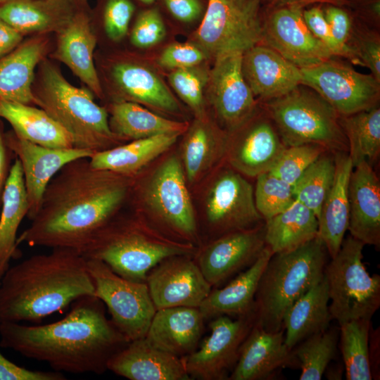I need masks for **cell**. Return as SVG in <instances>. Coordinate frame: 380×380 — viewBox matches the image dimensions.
Returning a JSON list of instances; mask_svg holds the SVG:
<instances>
[{"label": "cell", "instance_id": "cell-40", "mask_svg": "<svg viewBox=\"0 0 380 380\" xmlns=\"http://www.w3.org/2000/svg\"><path fill=\"white\" fill-rule=\"evenodd\" d=\"M335 170L334 153L326 151L303 172L292 186L295 200L312 210L317 219L333 184Z\"/></svg>", "mask_w": 380, "mask_h": 380}, {"label": "cell", "instance_id": "cell-4", "mask_svg": "<svg viewBox=\"0 0 380 380\" xmlns=\"http://www.w3.org/2000/svg\"><path fill=\"white\" fill-rule=\"evenodd\" d=\"M196 252L195 245L158 231L140 214L119 213L80 254L104 262L127 279L146 282L149 271L163 259L178 255L194 256Z\"/></svg>", "mask_w": 380, "mask_h": 380}, {"label": "cell", "instance_id": "cell-45", "mask_svg": "<svg viewBox=\"0 0 380 380\" xmlns=\"http://www.w3.org/2000/svg\"><path fill=\"white\" fill-rule=\"evenodd\" d=\"M169 81L182 99L198 116L203 112V81L191 68L175 69L169 75Z\"/></svg>", "mask_w": 380, "mask_h": 380}, {"label": "cell", "instance_id": "cell-28", "mask_svg": "<svg viewBox=\"0 0 380 380\" xmlns=\"http://www.w3.org/2000/svg\"><path fill=\"white\" fill-rule=\"evenodd\" d=\"M46 50V41L34 38L0 58V101L36 105L32 84Z\"/></svg>", "mask_w": 380, "mask_h": 380}, {"label": "cell", "instance_id": "cell-56", "mask_svg": "<svg viewBox=\"0 0 380 380\" xmlns=\"http://www.w3.org/2000/svg\"><path fill=\"white\" fill-rule=\"evenodd\" d=\"M379 328L369 331V360L372 379H379Z\"/></svg>", "mask_w": 380, "mask_h": 380}, {"label": "cell", "instance_id": "cell-34", "mask_svg": "<svg viewBox=\"0 0 380 380\" xmlns=\"http://www.w3.org/2000/svg\"><path fill=\"white\" fill-rule=\"evenodd\" d=\"M317 236L316 215L296 200L265 222V244L273 254L296 248Z\"/></svg>", "mask_w": 380, "mask_h": 380}, {"label": "cell", "instance_id": "cell-9", "mask_svg": "<svg viewBox=\"0 0 380 380\" xmlns=\"http://www.w3.org/2000/svg\"><path fill=\"white\" fill-rule=\"evenodd\" d=\"M186 180L181 160L172 156L146 183L133 179L130 193L151 210L170 236L194 245L198 240L197 222Z\"/></svg>", "mask_w": 380, "mask_h": 380}, {"label": "cell", "instance_id": "cell-59", "mask_svg": "<svg viewBox=\"0 0 380 380\" xmlns=\"http://www.w3.org/2000/svg\"><path fill=\"white\" fill-rule=\"evenodd\" d=\"M141 1L145 3V4H151L156 0H140Z\"/></svg>", "mask_w": 380, "mask_h": 380}, {"label": "cell", "instance_id": "cell-14", "mask_svg": "<svg viewBox=\"0 0 380 380\" xmlns=\"http://www.w3.org/2000/svg\"><path fill=\"white\" fill-rule=\"evenodd\" d=\"M255 323V313L234 319L227 315L212 319L210 335L198 349L184 357L189 376L202 380L228 379Z\"/></svg>", "mask_w": 380, "mask_h": 380}, {"label": "cell", "instance_id": "cell-27", "mask_svg": "<svg viewBox=\"0 0 380 380\" xmlns=\"http://www.w3.org/2000/svg\"><path fill=\"white\" fill-rule=\"evenodd\" d=\"M335 175L333 184L322 205L318 217V236L332 258L338 252L349 221L348 185L353 169L346 152L334 153Z\"/></svg>", "mask_w": 380, "mask_h": 380}, {"label": "cell", "instance_id": "cell-36", "mask_svg": "<svg viewBox=\"0 0 380 380\" xmlns=\"http://www.w3.org/2000/svg\"><path fill=\"white\" fill-rule=\"evenodd\" d=\"M120 89L134 101L166 112L178 110V103L160 78L152 70L132 63H119L113 69Z\"/></svg>", "mask_w": 380, "mask_h": 380}, {"label": "cell", "instance_id": "cell-29", "mask_svg": "<svg viewBox=\"0 0 380 380\" xmlns=\"http://www.w3.org/2000/svg\"><path fill=\"white\" fill-rule=\"evenodd\" d=\"M96 40L87 17L75 16L61 32L56 56L97 96L103 95L94 63Z\"/></svg>", "mask_w": 380, "mask_h": 380}, {"label": "cell", "instance_id": "cell-12", "mask_svg": "<svg viewBox=\"0 0 380 380\" xmlns=\"http://www.w3.org/2000/svg\"><path fill=\"white\" fill-rule=\"evenodd\" d=\"M300 70L301 84L312 88L340 116L377 106L380 82L372 75L360 73L331 58Z\"/></svg>", "mask_w": 380, "mask_h": 380}, {"label": "cell", "instance_id": "cell-3", "mask_svg": "<svg viewBox=\"0 0 380 380\" xmlns=\"http://www.w3.org/2000/svg\"><path fill=\"white\" fill-rule=\"evenodd\" d=\"M86 296H94L87 259L72 249L53 248L5 270L0 283V323L39 322Z\"/></svg>", "mask_w": 380, "mask_h": 380}, {"label": "cell", "instance_id": "cell-52", "mask_svg": "<svg viewBox=\"0 0 380 380\" xmlns=\"http://www.w3.org/2000/svg\"><path fill=\"white\" fill-rule=\"evenodd\" d=\"M351 48L355 52L362 65L367 66L372 75L380 82V43L377 38L359 39Z\"/></svg>", "mask_w": 380, "mask_h": 380}, {"label": "cell", "instance_id": "cell-42", "mask_svg": "<svg viewBox=\"0 0 380 380\" xmlns=\"http://www.w3.org/2000/svg\"><path fill=\"white\" fill-rule=\"evenodd\" d=\"M255 207L265 222L287 209L294 201L293 187L269 172L256 177Z\"/></svg>", "mask_w": 380, "mask_h": 380}, {"label": "cell", "instance_id": "cell-60", "mask_svg": "<svg viewBox=\"0 0 380 380\" xmlns=\"http://www.w3.org/2000/svg\"><path fill=\"white\" fill-rule=\"evenodd\" d=\"M6 0H0V4H1L3 2H4Z\"/></svg>", "mask_w": 380, "mask_h": 380}, {"label": "cell", "instance_id": "cell-19", "mask_svg": "<svg viewBox=\"0 0 380 380\" xmlns=\"http://www.w3.org/2000/svg\"><path fill=\"white\" fill-rule=\"evenodd\" d=\"M8 147L20 162L31 220L40 206L44 193L53 177L72 160L90 158L93 152L79 148H52L35 144L18 137L13 131L6 134Z\"/></svg>", "mask_w": 380, "mask_h": 380}, {"label": "cell", "instance_id": "cell-25", "mask_svg": "<svg viewBox=\"0 0 380 380\" xmlns=\"http://www.w3.org/2000/svg\"><path fill=\"white\" fill-rule=\"evenodd\" d=\"M204 320L198 308L177 306L156 310L145 338L162 350L185 357L197 348Z\"/></svg>", "mask_w": 380, "mask_h": 380}, {"label": "cell", "instance_id": "cell-54", "mask_svg": "<svg viewBox=\"0 0 380 380\" xmlns=\"http://www.w3.org/2000/svg\"><path fill=\"white\" fill-rule=\"evenodd\" d=\"M13 156H15L7 144L0 122V210L4 186L13 164Z\"/></svg>", "mask_w": 380, "mask_h": 380}, {"label": "cell", "instance_id": "cell-8", "mask_svg": "<svg viewBox=\"0 0 380 380\" xmlns=\"http://www.w3.org/2000/svg\"><path fill=\"white\" fill-rule=\"evenodd\" d=\"M365 244L349 235L327 264L329 311L339 325L357 319H372L380 306V276H371L362 262Z\"/></svg>", "mask_w": 380, "mask_h": 380}, {"label": "cell", "instance_id": "cell-15", "mask_svg": "<svg viewBox=\"0 0 380 380\" xmlns=\"http://www.w3.org/2000/svg\"><path fill=\"white\" fill-rule=\"evenodd\" d=\"M146 283L156 310L177 306L199 308L212 290L190 255L163 259L149 271Z\"/></svg>", "mask_w": 380, "mask_h": 380}, {"label": "cell", "instance_id": "cell-1", "mask_svg": "<svg viewBox=\"0 0 380 380\" xmlns=\"http://www.w3.org/2000/svg\"><path fill=\"white\" fill-rule=\"evenodd\" d=\"M89 158L71 161L49 183L17 245L81 253L129 198L133 177L94 168Z\"/></svg>", "mask_w": 380, "mask_h": 380}, {"label": "cell", "instance_id": "cell-55", "mask_svg": "<svg viewBox=\"0 0 380 380\" xmlns=\"http://www.w3.org/2000/svg\"><path fill=\"white\" fill-rule=\"evenodd\" d=\"M22 39L23 34L0 19V58L15 49Z\"/></svg>", "mask_w": 380, "mask_h": 380}, {"label": "cell", "instance_id": "cell-50", "mask_svg": "<svg viewBox=\"0 0 380 380\" xmlns=\"http://www.w3.org/2000/svg\"><path fill=\"white\" fill-rule=\"evenodd\" d=\"M62 372L30 370L6 359L0 352V380H64Z\"/></svg>", "mask_w": 380, "mask_h": 380}, {"label": "cell", "instance_id": "cell-10", "mask_svg": "<svg viewBox=\"0 0 380 380\" xmlns=\"http://www.w3.org/2000/svg\"><path fill=\"white\" fill-rule=\"evenodd\" d=\"M87 262L94 296L106 305L114 326L129 341L145 337L156 311L147 284L127 279L99 260Z\"/></svg>", "mask_w": 380, "mask_h": 380}, {"label": "cell", "instance_id": "cell-20", "mask_svg": "<svg viewBox=\"0 0 380 380\" xmlns=\"http://www.w3.org/2000/svg\"><path fill=\"white\" fill-rule=\"evenodd\" d=\"M286 367L297 368L299 364L285 343L284 329L270 332L255 323L228 379H270L279 369Z\"/></svg>", "mask_w": 380, "mask_h": 380}, {"label": "cell", "instance_id": "cell-2", "mask_svg": "<svg viewBox=\"0 0 380 380\" xmlns=\"http://www.w3.org/2000/svg\"><path fill=\"white\" fill-rule=\"evenodd\" d=\"M129 342L106 317L104 304L95 296L75 300L66 316L55 322L0 323V347L62 373L102 374L110 359Z\"/></svg>", "mask_w": 380, "mask_h": 380}, {"label": "cell", "instance_id": "cell-32", "mask_svg": "<svg viewBox=\"0 0 380 380\" xmlns=\"http://www.w3.org/2000/svg\"><path fill=\"white\" fill-rule=\"evenodd\" d=\"M179 134H164L132 140L96 152L89 158L96 169L134 177L150 162L169 149Z\"/></svg>", "mask_w": 380, "mask_h": 380}, {"label": "cell", "instance_id": "cell-22", "mask_svg": "<svg viewBox=\"0 0 380 380\" xmlns=\"http://www.w3.org/2000/svg\"><path fill=\"white\" fill-rule=\"evenodd\" d=\"M350 235L365 245L380 248V182L365 160L353 167L348 185Z\"/></svg>", "mask_w": 380, "mask_h": 380}, {"label": "cell", "instance_id": "cell-58", "mask_svg": "<svg viewBox=\"0 0 380 380\" xmlns=\"http://www.w3.org/2000/svg\"><path fill=\"white\" fill-rule=\"evenodd\" d=\"M9 261H4L0 263V279L5 270L8 267Z\"/></svg>", "mask_w": 380, "mask_h": 380}, {"label": "cell", "instance_id": "cell-38", "mask_svg": "<svg viewBox=\"0 0 380 380\" xmlns=\"http://www.w3.org/2000/svg\"><path fill=\"white\" fill-rule=\"evenodd\" d=\"M340 124L346 137L353 167L362 161L369 164L380 153V109L377 106L368 110L340 116Z\"/></svg>", "mask_w": 380, "mask_h": 380}, {"label": "cell", "instance_id": "cell-35", "mask_svg": "<svg viewBox=\"0 0 380 380\" xmlns=\"http://www.w3.org/2000/svg\"><path fill=\"white\" fill-rule=\"evenodd\" d=\"M28 211L23 172L20 160L15 157L4 186L0 210V263L19 257L17 232Z\"/></svg>", "mask_w": 380, "mask_h": 380}, {"label": "cell", "instance_id": "cell-26", "mask_svg": "<svg viewBox=\"0 0 380 380\" xmlns=\"http://www.w3.org/2000/svg\"><path fill=\"white\" fill-rule=\"evenodd\" d=\"M272 255L265 246L251 266L240 272L224 287L212 289L198 308L205 320L221 315L239 317L254 313L258 284Z\"/></svg>", "mask_w": 380, "mask_h": 380}, {"label": "cell", "instance_id": "cell-39", "mask_svg": "<svg viewBox=\"0 0 380 380\" xmlns=\"http://www.w3.org/2000/svg\"><path fill=\"white\" fill-rule=\"evenodd\" d=\"M371 320L357 319L339 325L340 348L348 380L372 379L369 360Z\"/></svg>", "mask_w": 380, "mask_h": 380}, {"label": "cell", "instance_id": "cell-48", "mask_svg": "<svg viewBox=\"0 0 380 380\" xmlns=\"http://www.w3.org/2000/svg\"><path fill=\"white\" fill-rule=\"evenodd\" d=\"M134 11L129 0H108L104 12V27L108 37L114 41L126 34Z\"/></svg>", "mask_w": 380, "mask_h": 380}, {"label": "cell", "instance_id": "cell-7", "mask_svg": "<svg viewBox=\"0 0 380 380\" xmlns=\"http://www.w3.org/2000/svg\"><path fill=\"white\" fill-rule=\"evenodd\" d=\"M267 106L286 146L316 144L334 153H348L340 115L315 91L297 87Z\"/></svg>", "mask_w": 380, "mask_h": 380}, {"label": "cell", "instance_id": "cell-41", "mask_svg": "<svg viewBox=\"0 0 380 380\" xmlns=\"http://www.w3.org/2000/svg\"><path fill=\"white\" fill-rule=\"evenodd\" d=\"M338 335L339 327H329L309 336L292 349L301 369L300 380L322 379L336 357Z\"/></svg>", "mask_w": 380, "mask_h": 380}, {"label": "cell", "instance_id": "cell-31", "mask_svg": "<svg viewBox=\"0 0 380 380\" xmlns=\"http://www.w3.org/2000/svg\"><path fill=\"white\" fill-rule=\"evenodd\" d=\"M0 118L9 122L18 137L30 142L52 148L74 147L69 133L41 108L0 101Z\"/></svg>", "mask_w": 380, "mask_h": 380}, {"label": "cell", "instance_id": "cell-49", "mask_svg": "<svg viewBox=\"0 0 380 380\" xmlns=\"http://www.w3.org/2000/svg\"><path fill=\"white\" fill-rule=\"evenodd\" d=\"M205 58L203 51L190 44H173L160 54V66L170 69L192 68Z\"/></svg>", "mask_w": 380, "mask_h": 380}, {"label": "cell", "instance_id": "cell-17", "mask_svg": "<svg viewBox=\"0 0 380 380\" xmlns=\"http://www.w3.org/2000/svg\"><path fill=\"white\" fill-rule=\"evenodd\" d=\"M265 246L264 224L218 236L196 252L194 259L213 287L251 266Z\"/></svg>", "mask_w": 380, "mask_h": 380}, {"label": "cell", "instance_id": "cell-18", "mask_svg": "<svg viewBox=\"0 0 380 380\" xmlns=\"http://www.w3.org/2000/svg\"><path fill=\"white\" fill-rule=\"evenodd\" d=\"M243 52L215 58L210 73V101L218 118L229 130H236L253 118L256 102L242 72Z\"/></svg>", "mask_w": 380, "mask_h": 380}, {"label": "cell", "instance_id": "cell-47", "mask_svg": "<svg viewBox=\"0 0 380 380\" xmlns=\"http://www.w3.org/2000/svg\"><path fill=\"white\" fill-rule=\"evenodd\" d=\"M303 17L310 32L328 48L332 55L346 57L355 64L362 65L355 51L343 49L335 41L320 8L313 7L306 10L303 12Z\"/></svg>", "mask_w": 380, "mask_h": 380}, {"label": "cell", "instance_id": "cell-43", "mask_svg": "<svg viewBox=\"0 0 380 380\" xmlns=\"http://www.w3.org/2000/svg\"><path fill=\"white\" fill-rule=\"evenodd\" d=\"M0 19L21 34L44 30L52 20L48 12L31 0H6L0 4Z\"/></svg>", "mask_w": 380, "mask_h": 380}, {"label": "cell", "instance_id": "cell-57", "mask_svg": "<svg viewBox=\"0 0 380 380\" xmlns=\"http://www.w3.org/2000/svg\"><path fill=\"white\" fill-rule=\"evenodd\" d=\"M335 0H289V5H293L296 6L300 7L306 4L313 3V2H324V1H334Z\"/></svg>", "mask_w": 380, "mask_h": 380}, {"label": "cell", "instance_id": "cell-23", "mask_svg": "<svg viewBox=\"0 0 380 380\" xmlns=\"http://www.w3.org/2000/svg\"><path fill=\"white\" fill-rule=\"evenodd\" d=\"M242 72L254 96L267 101L301 84L300 68L269 46L255 45L243 52Z\"/></svg>", "mask_w": 380, "mask_h": 380}, {"label": "cell", "instance_id": "cell-24", "mask_svg": "<svg viewBox=\"0 0 380 380\" xmlns=\"http://www.w3.org/2000/svg\"><path fill=\"white\" fill-rule=\"evenodd\" d=\"M286 148L271 120L262 118L227 143L225 158L229 166L245 177L269 172Z\"/></svg>", "mask_w": 380, "mask_h": 380}, {"label": "cell", "instance_id": "cell-46", "mask_svg": "<svg viewBox=\"0 0 380 380\" xmlns=\"http://www.w3.org/2000/svg\"><path fill=\"white\" fill-rule=\"evenodd\" d=\"M165 34L160 13L156 9H149L139 15L132 31L131 42L135 46L147 48L159 43Z\"/></svg>", "mask_w": 380, "mask_h": 380}, {"label": "cell", "instance_id": "cell-13", "mask_svg": "<svg viewBox=\"0 0 380 380\" xmlns=\"http://www.w3.org/2000/svg\"><path fill=\"white\" fill-rule=\"evenodd\" d=\"M205 214L215 238L232 232L265 224L254 199L252 184L232 167L222 170L208 188Z\"/></svg>", "mask_w": 380, "mask_h": 380}, {"label": "cell", "instance_id": "cell-5", "mask_svg": "<svg viewBox=\"0 0 380 380\" xmlns=\"http://www.w3.org/2000/svg\"><path fill=\"white\" fill-rule=\"evenodd\" d=\"M328 255L318 236L293 250L274 253L258 284L255 324L270 332L283 329L289 308L322 279Z\"/></svg>", "mask_w": 380, "mask_h": 380}, {"label": "cell", "instance_id": "cell-53", "mask_svg": "<svg viewBox=\"0 0 380 380\" xmlns=\"http://www.w3.org/2000/svg\"><path fill=\"white\" fill-rule=\"evenodd\" d=\"M170 12L179 20L189 23L197 19L202 6L198 0H164Z\"/></svg>", "mask_w": 380, "mask_h": 380}, {"label": "cell", "instance_id": "cell-33", "mask_svg": "<svg viewBox=\"0 0 380 380\" xmlns=\"http://www.w3.org/2000/svg\"><path fill=\"white\" fill-rule=\"evenodd\" d=\"M109 125L121 141L135 140L164 134H181L186 122L161 117L133 101H119L110 108Z\"/></svg>", "mask_w": 380, "mask_h": 380}, {"label": "cell", "instance_id": "cell-37", "mask_svg": "<svg viewBox=\"0 0 380 380\" xmlns=\"http://www.w3.org/2000/svg\"><path fill=\"white\" fill-rule=\"evenodd\" d=\"M228 141L217 137L201 122L189 130L182 146V165L189 182L198 180L225 157Z\"/></svg>", "mask_w": 380, "mask_h": 380}, {"label": "cell", "instance_id": "cell-51", "mask_svg": "<svg viewBox=\"0 0 380 380\" xmlns=\"http://www.w3.org/2000/svg\"><path fill=\"white\" fill-rule=\"evenodd\" d=\"M323 13L335 41L343 49L354 51L348 44L351 27L348 15L341 8L334 6H328Z\"/></svg>", "mask_w": 380, "mask_h": 380}, {"label": "cell", "instance_id": "cell-21", "mask_svg": "<svg viewBox=\"0 0 380 380\" xmlns=\"http://www.w3.org/2000/svg\"><path fill=\"white\" fill-rule=\"evenodd\" d=\"M108 369L130 380H189L184 357L162 350L145 337L129 341L108 362Z\"/></svg>", "mask_w": 380, "mask_h": 380}, {"label": "cell", "instance_id": "cell-44", "mask_svg": "<svg viewBox=\"0 0 380 380\" xmlns=\"http://www.w3.org/2000/svg\"><path fill=\"white\" fill-rule=\"evenodd\" d=\"M326 151L316 144L286 146L269 172L293 186L303 172Z\"/></svg>", "mask_w": 380, "mask_h": 380}, {"label": "cell", "instance_id": "cell-6", "mask_svg": "<svg viewBox=\"0 0 380 380\" xmlns=\"http://www.w3.org/2000/svg\"><path fill=\"white\" fill-rule=\"evenodd\" d=\"M33 92L36 105L69 133L74 147L94 153L121 144L110 128L107 110L89 90L70 84L49 63L42 66L39 88Z\"/></svg>", "mask_w": 380, "mask_h": 380}, {"label": "cell", "instance_id": "cell-16", "mask_svg": "<svg viewBox=\"0 0 380 380\" xmlns=\"http://www.w3.org/2000/svg\"><path fill=\"white\" fill-rule=\"evenodd\" d=\"M262 40L299 68L316 65L333 56L307 27L301 8L293 5L270 15L263 25Z\"/></svg>", "mask_w": 380, "mask_h": 380}, {"label": "cell", "instance_id": "cell-11", "mask_svg": "<svg viewBox=\"0 0 380 380\" xmlns=\"http://www.w3.org/2000/svg\"><path fill=\"white\" fill-rule=\"evenodd\" d=\"M259 0H209L196 38L203 50L215 58L245 52L262 41Z\"/></svg>", "mask_w": 380, "mask_h": 380}, {"label": "cell", "instance_id": "cell-30", "mask_svg": "<svg viewBox=\"0 0 380 380\" xmlns=\"http://www.w3.org/2000/svg\"><path fill=\"white\" fill-rule=\"evenodd\" d=\"M332 317L328 284L322 279L300 297L283 318L285 343L293 349L309 336L327 330Z\"/></svg>", "mask_w": 380, "mask_h": 380}]
</instances>
